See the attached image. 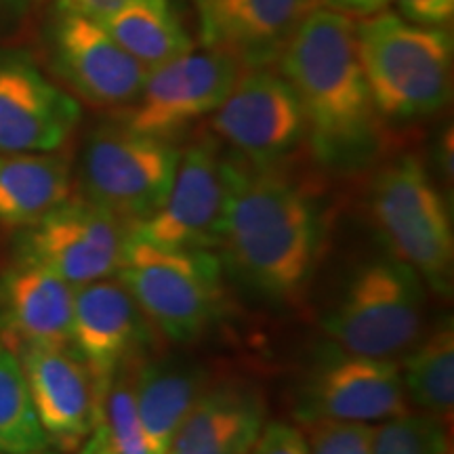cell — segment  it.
<instances>
[{
  "mask_svg": "<svg viewBox=\"0 0 454 454\" xmlns=\"http://www.w3.org/2000/svg\"><path fill=\"white\" fill-rule=\"evenodd\" d=\"M408 412L400 364L383 357L343 354L328 357L311 374L299 408L305 423H383Z\"/></svg>",
  "mask_w": 454,
  "mask_h": 454,
  "instance_id": "cell-14",
  "label": "cell"
},
{
  "mask_svg": "<svg viewBox=\"0 0 454 454\" xmlns=\"http://www.w3.org/2000/svg\"><path fill=\"white\" fill-rule=\"evenodd\" d=\"M130 225L84 198H67L27 230L21 254L74 288L116 276Z\"/></svg>",
  "mask_w": 454,
  "mask_h": 454,
  "instance_id": "cell-11",
  "label": "cell"
},
{
  "mask_svg": "<svg viewBox=\"0 0 454 454\" xmlns=\"http://www.w3.org/2000/svg\"><path fill=\"white\" fill-rule=\"evenodd\" d=\"M325 9L337 11V13L349 17H371L381 13L389 7V0H320Z\"/></svg>",
  "mask_w": 454,
  "mask_h": 454,
  "instance_id": "cell-31",
  "label": "cell"
},
{
  "mask_svg": "<svg viewBox=\"0 0 454 454\" xmlns=\"http://www.w3.org/2000/svg\"><path fill=\"white\" fill-rule=\"evenodd\" d=\"M27 7V0H0V11L4 15H21Z\"/></svg>",
  "mask_w": 454,
  "mask_h": 454,
  "instance_id": "cell-32",
  "label": "cell"
},
{
  "mask_svg": "<svg viewBox=\"0 0 454 454\" xmlns=\"http://www.w3.org/2000/svg\"><path fill=\"white\" fill-rule=\"evenodd\" d=\"M99 24L145 72L194 49V41L170 7V0H139Z\"/></svg>",
  "mask_w": 454,
  "mask_h": 454,
  "instance_id": "cell-22",
  "label": "cell"
},
{
  "mask_svg": "<svg viewBox=\"0 0 454 454\" xmlns=\"http://www.w3.org/2000/svg\"><path fill=\"white\" fill-rule=\"evenodd\" d=\"M179 158L177 141L139 133L121 118L98 124L82 147V198L133 227L160 208Z\"/></svg>",
  "mask_w": 454,
  "mask_h": 454,
  "instance_id": "cell-6",
  "label": "cell"
},
{
  "mask_svg": "<svg viewBox=\"0 0 454 454\" xmlns=\"http://www.w3.org/2000/svg\"><path fill=\"white\" fill-rule=\"evenodd\" d=\"M357 55L379 118L435 116L452 95V34L406 21L387 9L356 20Z\"/></svg>",
  "mask_w": 454,
  "mask_h": 454,
  "instance_id": "cell-3",
  "label": "cell"
},
{
  "mask_svg": "<svg viewBox=\"0 0 454 454\" xmlns=\"http://www.w3.org/2000/svg\"><path fill=\"white\" fill-rule=\"evenodd\" d=\"M248 454H254V448H253V452H248Z\"/></svg>",
  "mask_w": 454,
  "mask_h": 454,
  "instance_id": "cell-34",
  "label": "cell"
},
{
  "mask_svg": "<svg viewBox=\"0 0 454 454\" xmlns=\"http://www.w3.org/2000/svg\"><path fill=\"white\" fill-rule=\"evenodd\" d=\"M198 38L244 70L271 67L320 0H190Z\"/></svg>",
  "mask_w": 454,
  "mask_h": 454,
  "instance_id": "cell-15",
  "label": "cell"
},
{
  "mask_svg": "<svg viewBox=\"0 0 454 454\" xmlns=\"http://www.w3.org/2000/svg\"><path fill=\"white\" fill-rule=\"evenodd\" d=\"M213 137L244 162L278 167L308 141V124L291 84L270 67L242 70L211 118Z\"/></svg>",
  "mask_w": 454,
  "mask_h": 454,
  "instance_id": "cell-8",
  "label": "cell"
},
{
  "mask_svg": "<svg viewBox=\"0 0 454 454\" xmlns=\"http://www.w3.org/2000/svg\"><path fill=\"white\" fill-rule=\"evenodd\" d=\"M147 317L116 278L84 284L74 293L70 345L107 391L147 343Z\"/></svg>",
  "mask_w": 454,
  "mask_h": 454,
  "instance_id": "cell-17",
  "label": "cell"
},
{
  "mask_svg": "<svg viewBox=\"0 0 454 454\" xmlns=\"http://www.w3.org/2000/svg\"><path fill=\"white\" fill-rule=\"evenodd\" d=\"M4 454V452H0ZM21 454H53V452H44V450H36V452H21Z\"/></svg>",
  "mask_w": 454,
  "mask_h": 454,
  "instance_id": "cell-33",
  "label": "cell"
},
{
  "mask_svg": "<svg viewBox=\"0 0 454 454\" xmlns=\"http://www.w3.org/2000/svg\"><path fill=\"white\" fill-rule=\"evenodd\" d=\"M374 225L394 259L402 261L434 291L448 294L454 271V231L448 207L417 156L394 158L371 187Z\"/></svg>",
  "mask_w": 454,
  "mask_h": 454,
  "instance_id": "cell-5",
  "label": "cell"
},
{
  "mask_svg": "<svg viewBox=\"0 0 454 454\" xmlns=\"http://www.w3.org/2000/svg\"><path fill=\"white\" fill-rule=\"evenodd\" d=\"M227 198V150L213 135L192 141L160 208L130 227V236L167 248L219 247Z\"/></svg>",
  "mask_w": 454,
  "mask_h": 454,
  "instance_id": "cell-10",
  "label": "cell"
},
{
  "mask_svg": "<svg viewBox=\"0 0 454 454\" xmlns=\"http://www.w3.org/2000/svg\"><path fill=\"white\" fill-rule=\"evenodd\" d=\"M114 278L175 343L202 337L223 311V268L207 248H167L130 236Z\"/></svg>",
  "mask_w": 454,
  "mask_h": 454,
  "instance_id": "cell-4",
  "label": "cell"
},
{
  "mask_svg": "<svg viewBox=\"0 0 454 454\" xmlns=\"http://www.w3.org/2000/svg\"><path fill=\"white\" fill-rule=\"evenodd\" d=\"M49 43L57 74L87 104L124 110L137 99L147 72L99 21L59 4Z\"/></svg>",
  "mask_w": 454,
  "mask_h": 454,
  "instance_id": "cell-12",
  "label": "cell"
},
{
  "mask_svg": "<svg viewBox=\"0 0 454 454\" xmlns=\"http://www.w3.org/2000/svg\"><path fill=\"white\" fill-rule=\"evenodd\" d=\"M72 196V167L57 152L0 154V223L32 227Z\"/></svg>",
  "mask_w": 454,
  "mask_h": 454,
  "instance_id": "cell-20",
  "label": "cell"
},
{
  "mask_svg": "<svg viewBox=\"0 0 454 454\" xmlns=\"http://www.w3.org/2000/svg\"><path fill=\"white\" fill-rule=\"evenodd\" d=\"M397 15L417 26L450 27L454 21V0H389Z\"/></svg>",
  "mask_w": 454,
  "mask_h": 454,
  "instance_id": "cell-28",
  "label": "cell"
},
{
  "mask_svg": "<svg viewBox=\"0 0 454 454\" xmlns=\"http://www.w3.org/2000/svg\"><path fill=\"white\" fill-rule=\"evenodd\" d=\"M47 446L20 356L0 343V452H36Z\"/></svg>",
  "mask_w": 454,
  "mask_h": 454,
  "instance_id": "cell-24",
  "label": "cell"
},
{
  "mask_svg": "<svg viewBox=\"0 0 454 454\" xmlns=\"http://www.w3.org/2000/svg\"><path fill=\"white\" fill-rule=\"evenodd\" d=\"M244 67L215 49H192L145 76L121 121L139 133L175 141L223 104Z\"/></svg>",
  "mask_w": 454,
  "mask_h": 454,
  "instance_id": "cell-9",
  "label": "cell"
},
{
  "mask_svg": "<svg viewBox=\"0 0 454 454\" xmlns=\"http://www.w3.org/2000/svg\"><path fill=\"white\" fill-rule=\"evenodd\" d=\"M90 435L104 444L107 454H150L135 404V364L124 366L112 379L101 404L99 425Z\"/></svg>",
  "mask_w": 454,
  "mask_h": 454,
  "instance_id": "cell-25",
  "label": "cell"
},
{
  "mask_svg": "<svg viewBox=\"0 0 454 454\" xmlns=\"http://www.w3.org/2000/svg\"><path fill=\"white\" fill-rule=\"evenodd\" d=\"M263 427L265 406L259 391L238 383L207 387L167 454H248Z\"/></svg>",
  "mask_w": 454,
  "mask_h": 454,
  "instance_id": "cell-19",
  "label": "cell"
},
{
  "mask_svg": "<svg viewBox=\"0 0 454 454\" xmlns=\"http://www.w3.org/2000/svg\"><path fill=\"white\" fill-rule=\"evenodd\" d=\"M74 293L64 278L21 254L0 278V326L7 348L66 345L72 337Z\"/></svg>",
  "mask_w": 454,
  "mask_h": 454,
  "instance_id": "cell-18",
  "label": "cell"
},
{
  "mask_svg": "<svg viewBox=\"0 0 454 454\" xmlns=\"http://www.w3.org/2000/svg\"><path fill=\"white\" fill-rule=\"evenodd\" d=\"M276 64L297 95L316 160L349 168L377 150L381 118L357 55L354 17L316 9Z\"/></svg>",
  "mask_w": 454,
  "mask_h": 454,
  "instance_id": "cell-2",
  "label": "cell"
},
{
  "mask_svg": "<svg viewBox=\"0 0 454 454\" xmlns=\"http://www.w3.org/2000/svg\"><path fill=\"white\" fill-rule=\"evenodd\" d=\"M423 305L417 271L397 259L372 261L351 278L325 331L348 354L394 360L419 343Z\"/></svg>",
  "mask_w": 454,
  "mask_h": 454,
  "instance_id": "cell-7",
  "label": "cell"
},
{
  "mask_svg": "<svg viewBox=\"0 0 454 454\" xmlns=\"http://www.w3.org/2000/svg\"><path fill=\"white\" fill-rule=\"evenodd\" d=\"M406 397L425 414L452 423L454 411V328L448 320L421 345H414L400 368Z\"/></svg>",
  "mask_w": 454,
  "mask_h": 454,
  "instance_id": "cell-23",
  "label": "cell"
},
{
  "mask_svg": "<svg viewBox=\"0 0 454 454\" xmlns=\"http://www.w3.org/2000/svg\"><path fill=\"white\" fill-rule=\"evenodd\" d=\"M450 425L431 414H402L374 427L372 454H450Z\"/></svg>",
  "mask_w": 454,
  "mask_h": 454,
  "instance_id": "cell-26",
  "label": "cell"
},
{
  "mask_svg": "<svg viewBox=\"0 0 454 454\" xmlns=\"http://www.w3.org/2000/svg\"><path fill=\"white\" fill-rule=\"evenodd\" d=\"M15 354L49 444L78 450L99 425L106 395L87 362L70 343L24 345Z\"/></svg>",
  "mask_w": 454,
  "mask_h": 454,
  "instance_id": "cell-13",
  "label": "cell"
},
{
  "mask_svg": "<svg viewBox=\"0 0 454 454\" xmlns=\"http://www.w3.org/2000/svg\"><path fill=\"white\" fill-rule=\"evenodd\" d=\"M254 454H308L305 434L288 423H270L261 431Z\"/></svg>",
  "mask_w": 454,
  "mask_h": 454,
  "instance_id": "cell-29",
  "label": "cell"
},
{
  "mask_svg": "<svg viewBox=\"0 0 454 454\" xmlns=\"http://www.w3.org/2000/svg\"><path fill=\"white\" fill-rule=\"evenodd\" d=\"M308 454H372V423L317 421L305 423Z\"/></svg>",
  "mask_w": 454,
  "mask_h": 454,
  "instance_id": "cell-27",
  "label": "cell"
},
{
  "mask_svg": "<svg viewBox=\"0 0 454 454\" xmlns=\"http://www.w3.org/2000/svg\"><path fill=\"white\" fill-rule=\"evenodd\" d=\"M320 236L314 198L284 164L254 167L227 154L219 247L248 286L276 301L297 299L314 271Z\"/></svg>",
  "mask_w": 454,
  "mask_h": 454,
  "instance_id": "cell-1",
  "label": "cell"
},
{
  "mask_svg": "<svg viewBox=\"0 0 454 454\" xmlns=\"http://www.w3.org/2000/svg\"><path fill=\"white\" fill-rule=\"evenodd\" d=\"M81 122V106L21 53H0V154L57 152Z\"/></svg>",
  "mask_w": 454,
  "mask_h": 454,
  "instance_id": "cell-16",
  "label": "cell"
},
{
  "mask_svg": "<svg viewBox=\"0 0 454 454\" xmlns=\"http://www.w3.org/2000/svg\"><path fill=\"white\" fill-rule=\"evenodd\" d=\"M133 3H139V0H59L61 7L76 11L95 21H104Z\"/></svg>",
  "mask_w": 454,
  "mask_h": 454,
  "instance_id": "cell-30",
  "label": "cell"
},
{
  "mask_svg": "<svg viewBox=\"0 0 454 454\" xmlns=\"http://www.w3.org/2000/svg\"><path fill=\"white\" fill-rule=\"evenodd\" d=\"M204 374L173 362L135 366V404L150 454H167L175 434L196 404Z\"/></svg>",
  "mask_w": 454,
  "mask_h": 454,
  "instance_id": "cell-21",
  "label": "cell"
}]
</instances>
